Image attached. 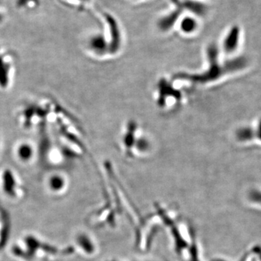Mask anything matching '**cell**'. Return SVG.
<instances>
[{
    "label": "cell",
    "instance_id": "6da1fadb",
    "mask_svg": "<svg viewBox=\"0 0 261 261\" xmlns=\"http://www.w3.org/2000/svg\"><path fill=\"white\" fill-rule=\"evenodd\" d=\"M240 41V30L237 27L232 28L229 34L225 37L223 47L226 52L235 51L237 48Z\"/></svg>",
    "mask_w": 261,
    "mask_h": 261
},
{
    "label": "cell",
    "instance_id": "7a4b0ae2",
    "mask_svg": "<svg viewBox=\"0 0 261 261\" xmlns=\"http://www.w3.org/2000/svg\"><path fill=\"white\" fill-rule=\"evenodd\" d=\"M7 60L0 57V86L5 88L9 83V71L10 65H7Z\"/></svg>",
    "mask_w": 261,
    "mask_h": 261
},
{
    "label": "cell",
    "instance_id": "3957f363",
    "mask_svg": "<svg viewBox=\"0 0 261 261\" xmlns=\"http://www.w3.org/2000/svg\"><path fill=\"white\" fill-rule=\"evenodd\" d=\"M34 150L28 144H22L18 148V156L22 161H28L32 158Z\"/></svg>",
    "mask_w": 261,
    "mask_h": 261
},
{
    "label": "cell",
    "instance_id": "277c9868",
    "mask_svg": "<svg viewBox=\"0 0 261 261\" xmlns=\"http://www.w3.org/2000/svg\"><path fill=\"white\" fill-rule=\"evenodd\" d=\"M254 135V131L249 127L241 128L237 132V139L242 141H250L253 138Z\"/></svg>",
    "mask_w": 261,
    "mask_h": 261
},
{
    "label": "cell",
    "instance_id": "5b68a950",
    "mask_svg": "<svg viewBox=\"0 0 261 261\" xmlns=\"http://www.w3.org/2000/svg\"><path fill=\"white\" fill-rule=\"evenodd\" d=\"M183 26L186 31H192L195 28V23L192 20H186L183 23Z\"/></svg>",
    "mask_w": 261,
    "mask_h": 261
}]
</instances>
